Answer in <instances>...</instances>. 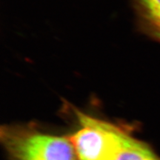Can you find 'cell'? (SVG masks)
<instances>
[{
    "mask_svg": "<svg viewBox=\"0 0 160 160\" xmlns=\"http://www.w3.org/2000/svg\"><path fill=\"white\" fill-rule=\"evenodd\" d=\"M0 139L10 160H78L65 136L52 133L35 125H7Z\"/></svg>",
    "mask_w": 160,
    "mask_h": 160,
    "instance_id": "1",
    "label": "cell"
},
{
    "mask_svg": "<svg viewBox=\"0 0 160 160\" xmlns=\"http://www.w3.org/2000/svg\"><path fill=\"white\" fill-rule=\"evenodd\" d=\"M155 36L158 38V39L160 40V33H155Z\"/></svg>",
    "mask_w": 160,
    "mask_h": 160,
    "instance_id": "5",
    "label": "cell"
},
{
    "mask_svg": "<svg viewBox=\"0 0 160 160\" xmlns=\"http://www.w3.org/2000/svg\"><path fill=\"white\" fill-rule=\"evenodd\" d=\"M117 160H160V158L147 143L133 137L128 130Z\"/></svg>",
    "mask_w": 160,
    "mask_h": 160,
    "instance_id": "3",
    "label": "cell"
},
{
    "mask_svg": "<svg viewBox=\"0 0 160 160\" xmlns=\"http://www.w3.org/2000/svg\"><path fill=\"white\" fill-rule=\"evenodd\" d=\"M77 127L68 136L78 160H117L128 129L76 111Z\"/></svg>",
    "mask_w": 160,
    "mask_h": 160,
    "instance_id": "2",
    "label": "cell"
},
{
    "mask_svg": "<svg viewBox=\"0 0 160 160\" xmlns=\"http://www.w3.org/2000/svg\"><path fill=\"white\" fill-rule=\"evenodd\" d=\"M142 11L148 22L160 33V0H139Z\"/></svg>",
    "mask_w": 160,
    "mask_h": 160,
    "instance_id": "4",
    "label": "cell"
}]
</instances>
